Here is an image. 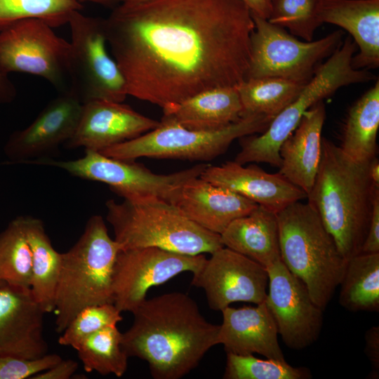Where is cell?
Returning a JSON list of instances; mask_svg holds the SVG:
<instances>
[{"mask_svg": "<svg viewBox=\"0 0 379 379\" xmlns=\"http://www.w3.org/2000/svg\"><path fill=\"white\" fill-rule=\"evenodd\" d=\"M128 95L169 108L246 79L252 13L242 0H149L104 19Z\"/></svg>", "mask_w": 379, "mask_h": 379, "instance_id": "6da1fadb", "label": "cell"}, {"mask_svg": "<svg viewBox=\"0 0 379 379\" xmlns=\"http://www.w3.org/2000/svg\"><path fill=\"white\" fill-rule=\"evenodd\" d=\"M131 312L133 321L121 333V347L128 357L145 361L154 379L185 376L218 345L220 325L208 322L184 293L146 299Z\"/></svg>", "mask_w": 379, "mask_h": 379, "instance_id": "7a4b0ae2", "label": "cell"}, {"mask_svg": "<svg viewBox=\"0 0 379 379\" xmlns=\"http://www.w3.org/2000/svg\"><path fill=\"white\" fill-rule=\"evenodd\" d=\"M368 164L353 161L339 146L322 138L320 164L307 195V202L315 208L347 260L361 253L373 196L379 191L370 179Z\"/></svg>", "mask_w": 379, "mask_h": 379, "instance_id": "3957f363", "label": "cell"}, {"mask_svg": "<svg viewBox=\"0 0 379 379\" xmlns=\"http://www.w3.org/2000/svg\"><path fill=\"white\" fill-rule=\"evenodd\" d=\"M107 222L121 250L157 247L188 255L211 254L223 247L220 236L188 219L157 197L106 202Z\"/></svg>", "mask_w": 379, "mask_h": 379, "instance_id": "277c9868", "label": "cell"}, {"mask_svg": "<svg viewBox=\"0 0 379 379\" xmlns=\"http://www.w3.org/2000/svg\"><path fill=\"white\" fill-rule=\"evenodd\" d=\"M277 215L281 261L324 310L340 284L347 260L308 202H293Z\"/></svg>", "mask_w": 379, "mask_h": 379, "instance_id": "5b68a950", "label": "cell"}, {"mask_svg": "<svg viewBox=\"0 0 379 379\" xmlns=\"http://www.w3.org/2000/svg\"><path fill=\"white\" fill-rule=\"evenodd\" d=\"M120 250L102 216L95 215L75 244L62 253L54 309L58 333L85 307L113 303L114 270Z\"/></svg>", "mask_w": 379, "mask_h": 379, "instance_id": "8992f818", "label": "cell"}, {"mask_svg": "<svg viewBox=\"0 0 379 379\" xmlns=\"http://www.w3.org/2000/svg\"><path fill=\"white\" fill-rule=\"evenodd\" d=\"M357 46L347 37L340 46L321 63L312 78L305 85L298 97L270 123L260 135L240 138L241 149L234 161L266 163L281 165L279 148L298 125L304 113L341 87L375 79L368 71L355 69L352 64Z\"/></svg>", "mask_w": 379, "mask_h": 379, "instance_id": "52a82bcc", "label": "cell"}, {"mask_svg": "<svg viewBox=\"0 0 379 379\" xmlns=\"http://www.w3.org/2000/svg\"><path fill=\"white\" fill-rule=\"evenodd\" d=\"M272 120L262 115H249L213 131L191 130L161 120L157 128L100 152L130 161L148 157L207 161L225 153L236 139L262 133Z\"/></svg>", "mask_w": 379, "mask_h": 379, "instance_id": "ba28073f", "label": "cell"}, {"mask_svg": "<svg viewBox=\"0 0 379 379\" xmlns=\"http://www.w3.org/2000/svg\"><path fill=\"white\" fill-rule=\"evenodd\" d=\"M251 58L246 79L278 77L307 83L325 58L342 44L343 32L301 41L281 27L253 15Z\"/></svg>", "mask_w": 379, "mask_h": 379, "instance_id": "9c48e42d", "label": "cell"}, {"mask_svg": "<svg viewBox=\"0 0 379 379\" xmlns=\"http://www.w3.org/2000/svg\"><path fill=\"white\" fill-rule=\"evenodd\" d=\"M45 21L17 20L0 31V72L44 78L59 93L70 91L71 46Z\"/></svg>", "mask_w": 379, "mask_h": 379, "instance_id": "30bf717a", "label": "cell"}, {"mask_svg": "<svg viewBox=\"0 0 379 379\" xmlns=\"http://www.w3.org/2000/svg\"><path fill=\"white\" fill-rule=\"evenodd\" d=\"M71 32L70 91L82 103L93 100L122 102L128 95L124 76L107 51L104 19L74 11Z\"/></svg>", "mask_w": 379, "mask_h": 379, "instance_id": "8fae6325", "label": "cell"}, {"mask_svg": "<svg viewBox=\"0 0 379 379\" xmlns=\"http://www.w3.org/2000/svg\"><path fill=\"white\" fill-rule=\"evenodd\" d=\"M82 179L103 182L124 199L157 197L168 201L185 182L199 178L208 165L199 164L170 174H157L133 161L106 156L85 149L81 158L68 161L41 160Z\"/></svg>", "mask_w": 379, "mask_h": 379, "instance_id": "7c38bea8", "label": "cell"}, {"mask_svg": "<svg viewBox=\"0 0 379 379\" xmlns=\"http://www.w3.org/2000/svg\"><path fill=\"white\" fill-rule=\"evenodd\" d=\"M204 254L188 255L157 247L120 250L113 275L114 305L121 312H133L147 299L148 290L179 274L198 271Z\"/></svg>", "mask_w": 379, "mask_h": 379, "instance_id": "4fadbf2b", "label": "cell"}, {"mask_svg": "<svg viewBox=\"0 0 379 379\" xmlns=\"http://www.w3.org/2000/svg\"><path fill=\"white\" fill-rule=\"evenodd\" d=\"M266 269L269 287L265 302L278 334L290 349L300 350L310 346L320 335L324 310L312 300L306 285L281 260Z\"/></svg>", "mask_w": 379, "mask_h": 379, "instance_id": "5bb4252c", "label": "cell"}, {"mask_svg": "<svg viewBox=\"0 0 379 379\" xmlns=\"http://www.w3.org/2000/svg\"><path fill=\"white\" fill-rule=\"evenodd\" d=\"M192 274V285L204 290L213 310L222 311L235 302L258 305L267 297V269L225 246L212 253Z\"/></svg>", "mask_w": 379, "mask_h": 379, "instance_id": "9a60e30c", "label": "cell"}, {"mask_svg": "<svg viewBox=\"0 0 379 379\" xmlns=\"http://www.w3.org/2000/svg\"><path fill=\"white\" fill-rule=\"evenodd\" d=\"M159 124L122 102L93 100L83 103L77 128L65 145L100 152L138 137Z\"/></svg>", "mask_w": 379, "mask_h": 379, "instance_id": "2e32d148", "label": "cell"}, {"mask_svg": "<svg viewBox=\"0 0 379 379\" xmlns=\"http://www.w3.org/2000/svg\"><path fill=\"white\" fill-rule=\"evenodd\" d=\"M82 105L72 92L59 93L27 127L10 137L5 147L8 157L17 161H27L65 143L77 128Z\"/></svg>", "mask_w": 379, "mask_h": 379, "instance_id": "e0dca14e", "label": "cell"}, {"mask_svg": "<svg viewBox=\"0 0 379 379\" xmlns=\"http://www.w3.org/2000/svg\"><path fill=\"white\" fill-rule=\"evenodd\" d=\"M45 312L30 289L0 286V357L34 359L47 353Z\"/></svg>", "mask_w": 379, "mask_h": 379, "instance_id": "ac0fdd59", "label": "cell"}, {"mask_svg": "<svg viewBox=\"0 0 379 379\" xmlns=\"http://www.w3.org/2000/svg\"><path fill=\"white\" fill-rule=\"evenodd\" d=\"M200 178L234 192L259 206L278 213L289 204L307 198L306 193L279 172L269 173L258 166L236 161L208 165Z\"/></svg>", "mask_w": 379, "mask_h": 379, "instance_id": "d6986e66", "label": "cell"}, {"mask_svg": "<svg viewBox=\"0 0 379 379\" xmlns=\"http://www.w3.org/2000/svg\"><path fill=\"white\" fill-rule=\"evenodd\" d=\"M169 202L192 222L218 234L232 221L258 206L253 201L200 177L182 185Z\"/></svg>", "mask_w": 379, "mask_h": 379, "instance_id": "ffe728a7", "label": "cell"}, {"mask_svg": "<svg viewBox=\"0 0 379 379\" xmlns=\"http://www.w3.org/2000/svg\"><path fill=\"white\" fill-rule=\"evenodd\" d=\"M218 344L226 353L249 355L257 353L267 359L285 361L278 341V331L265 300L256 306L222 310Z\"/></svg>", "mask_w": 379, "mask_h": 379, "instance_id": "44dd1931", "label": "cell"}, {"mask_svg": "<svg viewBox=\"0 0 379 379\" xmlns=\"http://www.w3.org/2000/svg\"><path fill=\"white\" fill-rule=\"evenodd\" d=\"M326 119L323 100L302 115L298 125L279 148V173L307 195L314 185L321 158V132Z\"/></svg>", "mask_w": 379, "mask_h": 379, "instance_id": "7402d4cb", "label": "cell"}, {"mask_svg": "<svg viewBox=\"0 0 379 379\" xmlns=\"http://www.w3.org/2000/svg\"><path fill=\"white\" fill-rule=\"evenodd\" d=\"M321 23L348 32L359 51L352 58L355 69L379 66V0H321Z\"/></svg>", "mask_w": 379, "mask_h": 379, "instance_id": "603a6c76", "label": "cell"}, {"mask_svg": "<svg viewBox=\"0 0 379 379\" xmlns=\"http://www.w3.org/2000/svg\"><path fill=\"white\" fill-rule=\"evenodd\" d=\"M242 105L236 87L210 89L163 109L161 120L195 131L217 130L242 117Z\"/></svg>", "mask_w": 379, "mask_h": 379, "instance_id": "cb8c5ba5", "label": "cell"}, {"mask_svg": "<svg viewBox=\"0 0 379 379\" xmlns=\"http://www.w3.org/2000/svg\"><path fill=\"white\" fill-rule=\"evenodd\" d=\"M220 236L223 246L265 268L281 260L277 215L263 206L232 221Z\"/></svg>", "mask_w": 379, "mask_h": 379, "instance_id": "d4e9b609", "label": "cell"}, {"mask_svg": "<svg viewBox=\"0 0 379 379\" xmlns=\"http://www.w3.org/2000/svg\"><path fill=\"white\" fill-rule=\"evenodd\" d=\"M23 220L32 251L30 291L44 312H51L55 309L62 253L52 246L41 220L28 216H23Z\"/></svg>", "mask_w": 379, "mask_h": 379, "instance_id": "484cf974", "label": "cell"}, {"mask_svg": "<svg viewBox=\"0 0 379 379\" xmlns=\"http://www.w3.org/2000/svg\"><path fill=\"white\" fill-rule=\"evenodd\" d=\"M379 128V81L350 108L339 147L351 159L366 163L376 157Z\"/></svg>", "mask_w": 379, "mask_h": 379, "instance_id": "4316f807", "label": "cell"}, {"mask_svg": "<svg viewBox=\"0 0 379 379\" xmlns=\"http://www.w3.org/2000/svg\"><path fill=\"white\" fill-rule=\"evenodd\" d=\"M339 303L350 312L379 310V253L347 260L340 282Z\"/></svg>", "mask_w": 379, "mask_h": 379, "instance_id": "83f0119b", "label": "cell"}, {"mask_svg": "<svg viewBox=\"0 0 379 379\" xmlns=\"http://www.w3.org/2000/svg\"><path fill=\"white\" fill-rule=\"evenodd\" d=\"M306 84L278 77L244 80L236 86L242 116L262 115L273 119L298 97Z\"/></svg>", "mask_w": 379, "mask_h": 379, "instance_id": "f1b7e54d", "label": "cell"}, {"mask_svg": "<svg viewBox=\"0 0 379 379\" xmlns=\"http://www.w3.org/2000/svg\"><path fill=\"white\" fill-rule=\"evenodd\" d=\"M121 333L117 325L106 326L86 338L76 349L84 370L102 375H124L128 356L121 347Z\"/></svg>", "mask_w": 379, "mask_h": 379, "instance_id": "f546056e", "label": "cell"}, {"mask_svg": "<svg viewBox=\"0 0 379 379\" xmlns=\"http://www.w3.org/2000/svg\"><path fill=\"white\" fill-rule=\"evenodd\" d=\"M0 279L11 286L30 289L32 251L23 216L13 220L0 233Z\"/></svg>", "mask_w": 379, "mask_h": 379, "instance_id": "4dcf8cb0", "label": "cell"}, {"mask_svg": "<svg viewBox=\"0 0 379 379\" xmlns=\"http://www.w3.org/2000/svg\"><path fill=\"white\" fill-rule=\"evenodd\" d=\"M82 8L76 0H0V31L13 22L39 18L52 27L68 23L72 14Z\"/></svg>", "mask_w": 379, "mask_h": 379, "instance_id": "1f68e13d", "label": "cell"}, {"mask_svg": "<svg viewBox=\"0 0 379 379\" xmlns=\"http://www.w3.org/2000/svg\"><path fill=\"white\" fill-rule=\"evenodd\" d=\"M312 376L305 367H293L286 360L260 359L253 354L227 353L225 379H307Z\"/></svg>", "mask_w": 379, "mask_h": 379, "instance_id": "d6a6232c", "label": "cell"}, {"mask_svg": "<svg viewBox=\"0 0 379 379\" xmlns=\"http://www.w3.org/2000/svg\"><path fill=\"white\" fill-rule=\"evenodd\" d=\"M321 0H272L267 20L304 41H311L322 23L319 18Z\"/></svg>", "mask_w": 379, "mask_h": 379, "instance_id": "836d02e7", "label": "cell"}, {"mask_svg": "<svg viewBox=\"0 0 379 379\" xmlns=\"http://www.w3.org/2000/svg\"><path fill=\"white\" fill-rule=\"evenodd\" d=\"M121 313L113 303L88 306L81 310L61 333L58 343L76 350L91 334L122 321Z\"/></svg>", "mask_w": 379, "mask_h": 379, "instance_id": "e575fe53", "label": "cell"}, {"mask_svg": "<svg viewBox=\"0 0 379 379\" xmlns=\"http://www.w3.org/2000/svg\"><path fill=\"white\" fill-rule=\"evenodd\" d=\"M62 359L57 354L27 359L5 356L0 357V379H27L43 372Z\"/></svg>", "mask_w": 379, "mask_h": 379, "instance_id": "d590c367", "label": "cell"}, {"mask_svg": "<svg viewBox=\"0 0 379 379\" xmlns=\"http://www.w3.org/2000/svg\"><path fill=\"white\" fill-rule=\"evenodd\" d=\"M379 253V191L375 192L371 221L360 253Z\"/></svg>", "mask_w": 379, "mask_h": 379, "instance_id": "8d00e7d4", "label": "cell"}, {"mask_svg": "<svg viewBox=\"0 0 379 379\" xmlns=\"http://www.w3.org/2000/svg\"><path fill=\"white\" fill-rule=\"evenodd\" d=\"M365 354L370 361L371 378L379 376V326L370 328L365 333Z\"/></svg>", "mask_w": 379, "mask_h": 379, "instance_id": "74e56055", "label": "cell"}, {"mask_svg": "<svg viewBox=\"0 0 379 379\" xmlns=\"http://www.w3.org/2000/svg\"><path fill=\"white\" fill-rule=\"evenodd\" d=\"M78 368V363L72 359H61L48 369L41 372L31 379H69Z\"/></svg>", "mask_w": 379, "mask_h": 379, "instance_id": "f35d334b", "label": "cell"}, {"mask_svg": "<svg viewBox=\"0 0 379 379\" xmlns=\"http://www.w3.org/2000/svg\"><path fill=\"white\" fill-rule=\"evenodd\" d=\"M253 15L268 19L271 13L272 0H242Z\"/></svg>", "mask_w": 379, "mask_h": 379, "instance_id": "ab89813d", "label": "cell"}, {"mask_svg": "<svg viewBox=\"0 0 379 379\" xmlns=\"http://www.w3.org/2000/svg\"><path fill=\"white\" fill-rule=\"evenodd\" d=\"M15 95V88L8 75L0 72V104L12 101Z\"/></svg>", "mask_w": 379, "mask_h": 379, "instance_id": "60d3db41", "label": "cell"}, {"mask_svg": "<svg viewBox=\"0 0 379 379\" xmlns=\"http://www.w3.org/2000/svg\"><path fill=\"white\" fill-rule=\"evenodd\" d=\"M368 175L372 184L379 188V161L376 157L369 161Z\"/></svg>", "mask_w": 379, "mask_h": 379, "instance_id": "b9f144b4", "label": "cell"}, {"mask_svg": "<svg viewBox=\"0 0 379 379\" xmlns=\"http://www.w3.org/2000/svg\"><path fill=\"white\" fill-rule=\"evenodd\" d=\"M77 1L81 2H92L98 4H102L105 6H114L115 4H121L124 0H76Z\"/></svg>", "mask_w": 379, "mask_h": 379, "instance_id": "7bdbcfd3", "label": "cell"}, {"mask_svg": "<svg viewBox=\"0 0 379 379\" xmlns=\"http://www.w3.org/2000/svg\"><path fill=\"white\" fill-rule=\"evenodd\" d=\"M149 0H124L123 2L121 4V5L125 6H132L135 5H138L146 1H148Z\"/></svg>", "mask_w": 379, "mask_h": 379, "instance_id": "ee69618b", "label": "cell"}, {"mask_svg": "<svg viewBox=\"0 0 379 379\" xmlns=\"http://www.w3.org/2000/svg\"><path fill=\"white\" fill-rule=\"evenodd\" d=\"M5 285H7V284H6L4 281H1V280L0 279V286H5Z\"/></svg>", "mask_w": 379, "mask_h": 379, "instance_id": "f6af8a7d", "label": "cell"}]
</instances>
